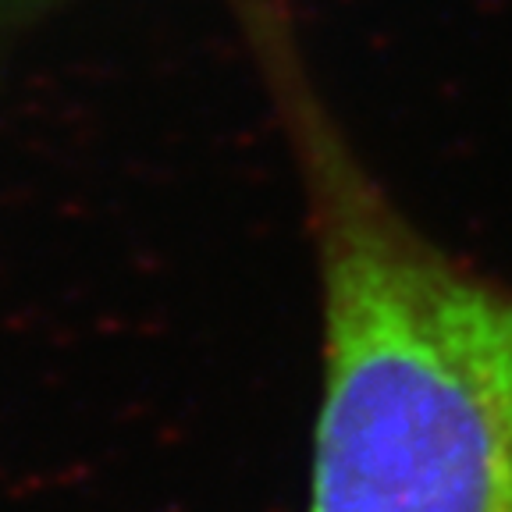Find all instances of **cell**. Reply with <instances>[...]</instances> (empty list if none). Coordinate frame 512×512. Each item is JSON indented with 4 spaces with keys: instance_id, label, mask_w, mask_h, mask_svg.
<instances>
[{
    "instance_id": "6da1fadb",
    "label": "cell",
    "mask_w": 512,
    "mask_h": 512,
    "mask_svg": "<svg viewBox=\"0 0 512 512\" xmlns=\"http://www.w3.org/2000/svg\"><path fill=\"white\" fill-rule=\"evenodd\" d=\"M317 274L306 512H512V281L416 221L338 118L288 0H232Z\"/></svg>"
}]
</instances>
